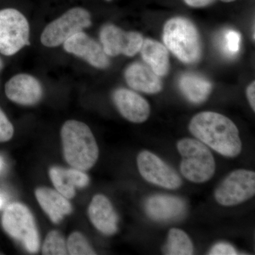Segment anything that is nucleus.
Listing matches in <instances>:
<instances>
[{
  "instance_id": "f257e3e1",
  "label": "nucleus",
  "mask_w": 255,
  "mask_h": 255,
  "mask_svg": "<svg viewBox=\"0 0 255 255\" xmlns=\"http://www.w3.org/2000/svg\"><path fill=\"white\" fill-rule=\"evenodd\" d=\"M193 135L207 147L227 157L241 153L239 130L231 119L222 114L204 112L196 114L189 127Z\"/></svg>"
},
{
  "instance_id": "f03ea898",
  "label": "nucleus",
  "mask_w": 255,
  "mask_h": 255,
  "mask_svg": "<svg viewBox=\"0 0 255 255\" xmlns=\"http://www.w3.org/2000/svg\"><path fill=\"white\" fill-rule=\"evenodd\" d=\"M64 158L73 168L87 171L99 158V147L90 127L77 120L67 121L60 131Z\"/></svg>"
},
{
  "instance_id": "7ed1b4c3",
  "label": "nucleus",
  "mask_w": 255,
  "mask_h": 255,
  "mask_svg": "<svg viewBox=\"0 0 255 255\" xmlns=\"http://www.w3.org/2000/svg\"><path fill=\"white\" fill-rule=\"evenodd\" d=\"M163 41L167 48L183 63H194L200 59L199 33L195 26L187 18L169 19L164 25Z\"/></svg>"
},
{
  "instance_id": "20e7f679",
  "label": "nucleus",
  "mask_w": 255,
  "mask_h": 255,
  "mask_svg": "<svg viewBox=\"0 0 255 255\" xmlns=\"http://www.w3.org/2000/svg\"><path fill=\"white\" fill-rule=\"evenodd\" d=\"M182 156L180 172L186 179L194 183L210 180L216 171V162L209 147L200 140L182 138L177 144Z\"/></svg>"
},
{
  "instance_id": "39448f33",
  "label": "nucleus",
  "mask_w": 255,
  "mask_h": 255,
  "mask_svg": "<svg viewBox=\"0 0 255 255\" xmlns=\"http://www.w3.org/2000/svg\"><path fill=\"white\" fill-rule=\"evenodd\" d=\"M1 226L5 232L19 242L31 253L40 248V237L31 211L21 203L14 202L5 208L1 216Z\"/></svg>"
},
{
  "instance_id": "423d86ee",
  "label": "nucleus",
  "mask_w": 255,
  "mask_h": 255,
  "mask_svg": "<svg viewBox=\"0 0 255 255\" xmlns=\"http://www.w3.org/2000/svg\"><path fill=\"white\" fill-rule=\"evenodd\" d=\"M92 24L91 15L82 7H74L46 26L41 36L43 46L55 48Z\"/></svg>"
},
{
  "instance_id": "0eeeda50",
  "label": "nucleus",
  "mask_w": 255,
  "mask_h": 255,
  "mask_svg": "<svg viewBox=\"0 0 255 255\" xmlns=\"http://www.w3.org/2000/svg\"><path fill=\"white\" fill-rule=\"evenodd\" d=\"M29 24L26 18L13 8L0 10V53L11 56L29 44Z\"/></svg>"
},
{
  "instance_id": "6e6552de",
  "label": "nucleus",
  "mask_w": 255,
  "mask_h": 255,
  "mask_svg": "<svg viewBox=\"0 0 255 255\" xmlns=\"http://www.w3.org/2000/svg\"><path fill=\"white\" fill-rule=\"evenodd\" d=\"M255 194V173L247 169L233 171L215 191L216 201L224 206L239 205Z\"/></svg>"
},
{
  "instance_id": "1a4fd4ad",
  "label": "nucleus",
  "mask_w": 255,
  "mask_h": 255,
  "mask_svg": "<svg viewBox=\"0 0 255 255\" xmlns=\"http://www.w3.org/2000/svg\"><path fill=\"white\" fill-rule=\"evenodd\" d=\"M139 172L145 180L167 189H179L182 186L180 176L158 156L143 150L137 157Z\"/></svg>"
},
{
  "instance_id": "9d476101",
  "label": "nucleus",
  "mask_w": 255,
  "mask_h": 255,
  "mask_svg": "<svg viewBox=\"0 0 255 255\" xmlns=\"http://www.w3.org/2000/svg\"><path fill=\"white\" fill-rule=\"evenodd\" d=\"M100 40L106 54L131 57L141 48L143 38L140 33L125 31L113 24L106 25L100 31Z\"/></svg>"
},
{
  "instance_id": "9b49d317",
  "label": "nucleus",
  "mask_w": 255,
  "mask_h": 255,
  "mask_svg": "<svg viewBox=\"0 0 255 255\" xmlns=\"http://www.w3.org/2000/svg\"><path fill=\"white\" fill-rule=\"evenodd\" d=\"M63 47L65 51L82 58L96 68L110 66V60L102 46L85 32H79L69 38Z\"/></svg>"
},
{
  "instance_id": "f8f14e48",
  "label": "nucleus",
  "mask_w": 255,
  "mask_h": 255,
  "mask_svg": "<svg viewBox=\"0 0 255 255\" xmlns=\"http://www.w3.org/2000/svg\"><path fill=\"white\" fill-rule=\"evenodd\" d=\"M5 94L11 102L23 106L36 105L43 97V87L34 77L18 74L5 85Z\"/></svg>"
},
{
  "instance_id": "ddd939ff",
  "label": "nucleus",
  "mask_w": 255,
  "mask_h": 255,
  "mask_svg": "<svg viewBox=\"0 0 255 255\" xmlns=\"http://www.w3.org/2000/svg\"><path fill=\"white\" fill-rule=\"evenodd\" d=\"M113 101L122 117L132 123H143L150 116L148 102L131 90L127 89L116 90L114 92Z\"/></svg>"
},
{
  "instance_id": "4468645a",
  "label": "nucleus",
  "mask_w": 255,
  "mask_h": 255,
  "mask_svg": "<svg viewBox=\"0 0 255 255\" xmlns=\"http://www.w3.org/2000/svg\"><path fill=\"white\" fill-rule=\"evenodd\" d=\"M88 216L92 225L102 234L112 236L118 231V215L107 196H94L89 206Z\"/></svg>"
},
{
  "instance_id": "2eb2a0df",
  "label": "nucleus",
  "mask_w": 255,
  "mask_h": 255,
  "mask_svg": "<svg viewBox=\"0 0 255 255\" xmlns=\"http://www.w3.org/2000/svg\"><path fill=\"white\" fill-rule=\"evenodd\" d=\"M187 209L181 198L170 195H154L145 202V211L151 219L156 221H172L180 219Z\"/></svg>"
},
{
  "instance_id": "dca6fc26",
  "label": "nucleus",
  "mask_w": 255,
  "mask_h": 255,
  "mask_svg": "<svg viewBox=\"0 0 255 255\" xmlns=\"http://www.w3.org/2000/svg\"><path fill=\"white\" fill-rule=\"evenodd\" d=\"M49 176L55 189L68 199L75 196L76 189L86 187L90 183V177L84 171L73 167H52Z\"/></svg>"
},
{
  "instance_id": "f3484780",
  "label": "nucleus",
  "mask_w": 255,
  "mask_h": 255,
  "mask_svg": "<svg viewBox=\"0 0 255 255\" xmlns=\"http://www.w3.org/2000/svg\"><path fill=\"white\" fill-rule=\"evenodd\" d=\"M35 196L41 209L55 224L63 221L65 216L73 211V206L69 199L56 189L39 187L35 191Z\"/></svg>"
},
{
  "instance_id": "a211bd4d",
  "label": "nucleus",
  "mask_w": 255,
  "mask_h": 255,
  "mask_svg": "<svg viewBox=\"0 0 255 255\" xmlns=\"http://www.w3.org/2000/svg\"><path fill=\"white\" fill-rule=\"evenodd\" d=\"M128 85L136 91L147 94H157L162 90L159 76L141 63H132L125 72Z\"/></svg>"
},
{
  "instance_id": "6ab92c4d",
  "label": "nucleus",
  "mask_w": 255,
  "mask_h": 255,
  "mask_svg": "<svg viewBox=\"0 0 255 255\" xmlns=\"http://www.w3.org/2000/svg\"><path fill=\"white\" fill-rule=\"evenodd\" d=\"M140 53L144 61L158 76H164L169 70V54L167 48L159 42L143 40Z\"/></svg>"
},
{
  "instance_id": "aec40b11",
  "label": "nucleus",
  "mask_w": 255,
  "mask_h": 255,
  "mask_svg": "<svg viewBox=\"0 0 255 255\" xmlns=\"http://www.w3.org/2000/svg\"><path fill=\"white\" fill-rule=\"evenodd\" d=\"M179 85L181 91L187 100L194 104L202 103L212 90V85L209 80L192 73L183 75Z\"/></svg>"
},
{
  "instance_id": "412c9836",
  "label": "nucleus",
  "mask_w": 255,
  "mask_h": 255,
  "mask_svg": "<svg viewBox=\"0 0 255 255\" xmlns=\"http://www.w3.org/2000/svg\"><path fill=\"white\" fill-rule=\"evenodd\" d=\"M164 254L170 255H190L194 251V245L189 236L178 228L169 231L167 243L164 246Z\"/></svg>"
},
{
  "instance_id": "4be33fe9",
  "label": "nucleus",
  "mask_w": 255,
  "mask_h": 255,
  "mask_svg": "<svg viewBox=\"0 0 255 255\" xmlns=\"http://www.w3.org/2000/svg\"><path fill=\"white\" fill-rule=\"evenodd\" d=\"M41 252L44 255H68L66 241L63 235L57 231L48 233L42 246Z\"/></svg>"
},
{
  "instance_id": "5701e85b",
  "label": "nucleus",
  "mask_w": 255,
  "mask_h": 255,
  "mask_svg": "<svg viewBox=\"0 0 255 255\" xmlns=\"http://www.w3.org/2000/svg\"><path fill=\"white\" fill-rule=\"evenodd\" d=\"M68 253L70 255H97L82 233L75 231L69 236L66 241Z\"/></svg>"
},
{
  "instance_id": "b1692460",
  "label": "nucleus",
  "mask_w": 255,
  "mask_h": 255,
  "mask_svg": "<svg viewBox=\"0 0 255 255\" xmlns=\"http://www.w3.org/2000/svg\"><path fill=\"white\" fill-rule=\"evenodd\" d=\"M241 36L235 30H228L223 33L221 39V49L228 57H234L241 48Z\"/></svg>"
},
{
  "instance_id": "393cba45",
  "label": "nucleus",
  "mask_w": 255,
  "mask_h": 255,
  "mask_svg": "<svg viewBox=\"0 0 255 255\" xmlns=\"http://www.w3.org/2000/svg\"><path fill=\"white\" fill-rule=\"evenodd\" d=\"M14 132L12 124L0 108V142L9 141L14 135Z\"/></svg>"
},
{
  "instance_id": "a878e982",
  "label": "nucleus",
  "mask_w": 255,
  "mask_h": 255,
  "mask_svg": "<svg viewBox=\"0 0 255 255\" xmlns=\"http://www.w3.org/2000/svg\"><path fill=\"white\" fill-rule=\"evenodd\" d=\"M209 255H238L236 248L229 243H219L212 247Z\"/></svg>"
},
{
  "instance_id": "bb28decb",
  "label": "nucleus",
  "mask_w": 255,
  "mask_h": 255,
  "mask_svg": "<svg viewBox=\"0 0 255 255\" xmlns=\"http://www.w3.org/2000/svg\"><path fill=\"white\" fill-rule=\"evenodd\" d=\"M247 97L253 110L255 111V82H252L247 89Z\"/></svg>"
},
{
  "instance_id": "cd10ccee",
  "label": "nucleus",
  "mask_w": 255,
  "mask_h": 255,
  "mask_svg": "<svg viewBox=\"0 0 255 255\" xmlns=\"http://www.w3.org/2000/svg\"><path fill=\"white\" fill-rule=\"evenodd\" d=\"M214 0H184L189 6L192 7H204L211 4Z\"/></svg>"
},
{
  "instance_id": "c85d7f7f",
  "label": "nucleus",
  "mask_w": 255,
  "mask_h": 255,
  "mask_svg": "<svg viewBox=\"0 0 255 255\" xmlns=\"http://www.w3.org/2000/svg\"><path fill=\"white\" fill-rule=\"evenodd\" d=\"M6 203V196L3 193L0 192V210L3 209Z\"/></svg>"
},
{
  "instance_id": "c756f323",
  "label": "nucleus",
  "mask_w": 255,
  "mask_h": 255,
  "mask_svg": "<svg viewBox=\"0 0 255 255\" xmlns=\"http://www.w3.org/2000/svg\"><path fill=\"white\" fill-rule=\"evenodd\" d=\"M4 159H3V157H1V155H0V172H1V171L2 170V169L4 168Z\"/></svg>"
},
{
  "instance_id": "7c9ffc66",
  "label": "nucleus",
  "mask_w": 255,
  "mask_h": 255,
  "mask_svg": "<svg viewBox=\"0 0 255 255\" xmlns=\"http://www.w3.org/2000/svg\"><path fill=\"white\" fill-rule=\"evenodd\" d=\"M3 66H4V63H3L2 60H1V58H0V72H1V70H2Z\"/></svg>"
},
{
  "instance_id": "2f4dec72",
  "label": "nucleus",
  "mask_w": 255,
  "mask_h": 255,
  "mask_svg": "<svg viewBox=\"0 0 255 255\" xmlns=\"http://www.w3.org/2000/svg\"><path fill=\"white\" fill-rule=\"evenodd\" d=\"M221 1H224V2H231V1H234V0H221Z\"/></svg>"
}]
</instances>
